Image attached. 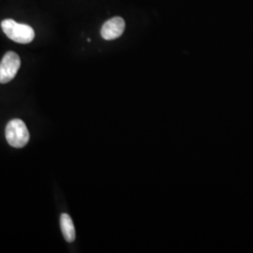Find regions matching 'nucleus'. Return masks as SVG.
Returning a JSON list of instances; mask_svg holds the SVG:
<instances>
[{
    "instance_id": "7ed1b4c3",
    "label": "nucleus",
    "mask_w": 253,
    "mask_h": 253,
    "mask_svg": "<svg viewBox=\"0 0 253 253\" xmlns=\"http://www.w3.org/2000/svg\"><path fill=\"white\" fill-rule=\"evenodd\" d=\"M21 59L14 52H8L0 62V84H7L11 81L18 73Z\"/></svg>"
},
{
    "instance_id": "20e7f679",
    "label": "nucleus",
    "mask_w": 253,
    "mask_h": 253,
    "mask_svg": "<svg viewBox=\"0 0 253 253\" xmlns=\"http://www.w3.org/2000/svg\"><path fill=\"white\" fill-rule=\"evenodd\" d=\"M125 30V21L121 17H114L106 21L100 30V35L106 40H116L123 34Z\"/></svg>"
},
{
    "instance_id": "39448f33",
    "label": "nucleus",
    "mask_w": 253,
    "mask_h": 253,
    "mask_svg": "<svg viewBox=\"0 0 253 253\" xmlns=\"http://www.w3.org/2000/svg\"><path fill=\"white\" fill-rule=\"evenodd\" d=\"M60 226L64 238L67 242H73L75 240V229L73 225V219L68 214L64 213L60 217Z\"/></svg>"
},
{
    "instance_id": "f03ea898",
    "label": "nucleus",
    "mask_w": 253,
    "mask_h": 253,
    "mask_svg": "<svg viewBox=\"0 0 253 253\" xmlns=\"http://www.w3.org/2000/svg\"><path fill=\"white\" fill-rule=\"evenodd\" d=\"M5 135L9 145L15 148L25 147L30 139L27 125L21 119H12L9 121L6 126Z\"/></svg>"
},
{
    "instance_id": "f257e3e1",
    "label": "nucleus",
    "mask_w": 253,
    "mask_h": 253,
    "mask_svg": "<svg viewBox=\"0 0 253 253\" xmlns=\"http://www.w3.org/2000/svg\"><path fill=\"white\" fill-rule=\"evenodd\" d=\"M1 27L7 37L17 43L27 44L35 38V31L32 27L25 24L16 23L12 19L3 20Z\"/></svg>"
}]
</instances>
